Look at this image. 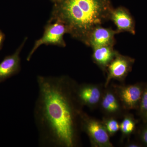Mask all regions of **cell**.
<instances>
[{"mask_svg": "<svg viewBox=\"0 0 147 147\" xmlns=\"http://www.w3.org/2000/svg\"><path fill=\"white\" fill-rule=\"evenodd\" d=\"M134 61L132 58L121 55L117 52L107 67L108 74L106 85L112 79L122 80L124 79L131 70Z\"/></svg>", "mask_w": 147, "mask_h": 147, "instance_id": "obj_4", "label": "cell"}, {"mask_svg": "<svg viewBox=\"0 0 147 147\" xmlns=\"http://www.w3.org/2000/svg\"><path fill=\"white\" fill-rule=\"evenodd\" d=\"M67 33V28L63 23L58 21H48L44 27L42 36L36 40L33 47L27 57V61H30L35 52L41 45H54L65 47L66 44L64 36Z\"/></svg>", "mask_w": 147, "mask_h": 147, "instance_id": "obj_3", "label": "cell"}, {"mask_svg": "<svg viewBox=\"0 0 147 147\" xmlns=\"http://www.w3.org/2000/svg\"><path fill=\"white\" fill-rule=\"evenodd\" d=\"M28 38L25 37L20 46L12 55L6 56L0 63V83L18 74L21 69L20 54Z\"/></svg>", "mask_w": 147, "mask_h": 147, "instance_id": "obj_5", "label": "cell"}, {"mask_svg": "<svg viewBox=\"0 0 147 147\" xmlns=\"http://www.w3.org/2000/svg\"><path fill=\"white\" fill-rule=\"evenodd\" d=\"M50 1L53 2L55 4L61 2L62 1H63V0H50Z\"/></svg>", "mask_w": 147, "mask_h": 147, "instance_id": "obj_18", "label": "cell"}, {"mask_svg": "<svg viewBox=\"0 0 147 147\" xmlns=\"http://www.w3.org/2000/svg\"><path fill=\"white\" fill-rule=\"evenodd\" d=\"M135 127V124L134 121L129 117L125 119L120 126L122 132L125 134L131 133L134 131Z\"/></svg>", "mask_w": 147, "mask_h": 147, "instance_id": "obj_13", "label": "cell"}, {"mask_svg": "<svg viewBox=\"0 0 147 147\" xmlns=\"http://www.w3.org/2000/svg\"><path fill=\"white\" fill-rule=\"evenodd\" d=\"M130 147H139V145L135 144H130L129 146Z\"/></svg>", "mask_w": 147, "mask_h": 147, "instance_id": "obj_19", "label": "cell"}, {"mask_svg": "<svg viewBox=\"0 0 147 147\" xmlns=\"http://www.w3.org/2000/svg\"><path fill=\"white\" fill-rule=\"evenodd\" d=\"M110 20L115 25L116 30L118 34L123 32L133 35L136 33L135 21L129 11L125 7L120 6L113 9Z\"/></svg>", "mask_w": 147, "mask_h": 147, "instance_id": "obj_6", "label": "cell"}, {"mask_svg": "<svg viewBox=\"0 0 147 147\" xmlns=\"http://www.w3.org/2000/svg\"><path fill=\"white\" fill-rule=\"evenodd\" d=\"M142 138L143 141L145 144L147 145V128H146L144 131L142 135Z\"/></svg>", "mask_w": 147, "mask_h": 147, "instance_id": "obj_17", "label": "cell"}, {"mask_svg": "<svg viewBox=\"0 0 147 147\" xmlns=\"http://www.w3.org/2000/svg\"><path fill=\"white\" fill-rule=\"evenodd\" d=\"M146 118L147 119V113H146Z\"/></svg>", "mask_w": 147, "mask_h": 147, "instance_id": "obj_20", "label": "cell"}, {"mask_svg": "<svg viewBox=\"0 0 147 147\" xmlns=\"http://www.w3.org/2000/svg\"><path fill=\"white\" fill-rule=\"evenodd\" d=\"M110 0H63L54 4L48 21H60L67 34L87 45L93 29L110 20Z\"/></svg>", "mask_w": 147, "mask_h": 147, "instance_id": "obj_2", "label": "cell"}, {"mask_svg": "<svg viewBox=\"0 0 147 147\" xmlns=\"http://www.w3.org/2000/svg\"><path fill=\"white\" fill-rule=\"evenodd\" d=\"M77 97L82 104L91 105L97 104L100 100L101 93L97 87L83 86L76 90Z\"/></svg>", "mask_w": 147, "mask_h": 147, "instance_id": "obj_11", "label": "cell"}, {"mask_svg": "<svg viewBox=\"0 0 147 147\" xmlns=\"http://www.w3.org/2000/svg\"><path fill=\"white\" fill-rule=\"evenodd\" d=\"M5 39V35L1 30H0V50H1L2 47Z\"/></svg>", "mask_w": 147, "mask_h": 147, "instance_id": "obj_16", "label": "cell"}, {"mask_svg": "<svg viewBox=\"0 0 147 147\" xmlns=\"http://www.w3.org/2000/svg\"><path fill=\"white\" fill-rule=\"evenodd\" d=\"M92 50V58L95 63L105 69L107 68L118 52L114 49L113 46H110L95 47Z\"/></svg>", "mask_w": 147, "mask_h": 147, "instance_id": "obj_9", "label": "cell"}, {"mask_svg": "<svg viewBox=\"0 0 147 147\" xmlns=\"http://www.w3.org/2000/svg\"><path fill=\"white\" fill-rule=\"evenodd\" d=\"M84 128L94 142L100 146H111L108 131L97 121L88 120L84 121Z\"/></svg>", "mask_w": 147, "mask_h": 147, "instance_id": "obj_8", "label": "cell"}, {"mask_svg": "<svg viewBox=\"0 0 147 147\" xmlns=\"http://www.w3.org/2000/svg\"><path fill=\"white\" fill-rule=\"evenodd\" d=\"M102 106L103 109L109 113H115L119 110V105L115 96L113 93L108 92L102 99Z\"/></svg>", "mask_w": 147, "mask_h": 147, "instance_id": "obj_12", "label": "cell"}, {"mask_svg": "<svg viewBox=\"0 0 147 147\" xmlns=\"http://www.w3.org/2000/svg\"><path fill=\"white\" fill-rule=\"evenodd\" d=\"M119 128L118 123L115 120H109L105 123V128L110 134H115L118 131Z\"/></svg>", "mask_w": 147, "mask_h": 147, "instance_id": "obj_14", "label": "cell"}, {"mask_svg": "<svg viewBox=\"0 0 147 147\" xmlns=\"http://www.w3.org/2000/svg\"><path fill=\"white\" fill-rule=\"evenodd\" d=\"M118 33L116 30L101 26L96 27L90 33L87 46L92 48L100 46H113L115 43V36Z\"/></svg>", "mask_w": 147, "mask_h": 147, "instance_id": "obj_7", "label": "cell"}, {"mask_svg": "<svg viewBox=\"0 0 147 147\" xmlns=\"http://www.w3.org/2000/svg\"><path fill=\"white\" fill-rule=\"evenodd\" d=\"M143 93L142 88L138 85L129 86L121 91V99L127 108L132 109L141 102Z\"/></svg>", "mask_w": 147, "mask_h": 147, "instance_id": "obj_10", "label": "cell"}, {"mask_svg": "<svg viewBox=\"0 0 147 147\" xmlns=\"http://www.w3.org/2000/svg\"><path fill=\"white\" fill-rule=\"evenodd\" d=\"M140 102L141 111L145 113H147V88L143 93Z\"/></svg>", "mask_w": 147, "mask_h": 147, "instance_id": "obj_15", "label": "cell"}, {"mask_svg": "<svg viewBox=\"0 0 147 147\" xmlns=\"http://www.w3.org/2000/svg\"><path fill=\"white\" fill-rule=\"evenodd\" d=\"M37 82L38 93L34 115L39 146H74L79 113L77 88L65 76L38 75Z\"/></svg>", "mask_w": 147, "mask_h": 147, "instance_id": "obj_1", "label": "cell"}]
</instances>
